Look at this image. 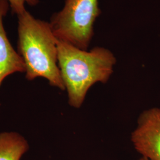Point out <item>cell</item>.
<instances>
[{"label": "cell", "instance_id": "cell-4", "mask_svg": "<svg viewBox=\"0 0 160 160\" xmlns=\"http://www.w3.org/2000/svg\"><path fill=\"white\" fill-rule=\"evenodd\" d=\"M131 139L134 148L142 157L160 160V108L148 109L139 115Z\"/></svg>", "mask_w": 160, "mask_h": 160}, {"label": "cell", "instance_id": "cell-2", "mask_svg": "<svg viewBox=\"0 0 160 160\" xmlns=\"http://www.w3.org/2000/svg\"><path fill=\"white\" fill-rule=\"evenodd\" d=\"M18 53L26 66V78L39 77L65 91L58 63V39L50 23L35 18L28 11L18 15Z\"/></svg>", "mask_w": 160, "mask_h": 160}, {"label": "cell", "instance_id": "cell-8", "mask_svg": "<svg viewBox=\"0 0 160 160\" xmlns=\"http://www.w3.org/2000/svg\"><path fill=\"white\" fill-rule=\"evenodd\" d=\"M138 160H149L148 158H145V157H142V158H141L140 159H139Z\"/></svg>", "mask_w": 160, "mask_h": 160}, {"label": "cell", "instance_id": "cell-6", "mask_svg": "<svg viewBox=\"0 0 160 160\" xmlns=\"http://www.w3.org/2000/svg\"><path fill=\"white\" fill-rule=\"evenodd\" d=\"M29 149L28 142L20 133H0V160H20Z\"/></svg>", "mask_w": 160, "mask_h": 160}, {"label": "cell", "instance_id": "cell-3", "mask_svg": "<svg viewBox=\"0 0 160 160\" xmlns=\"http://www.w3.org/2000/svg\"><path fill=\"white\" fill-rule=\"evenodd\" d=\"M100 13L98 0H66L63 8L53 15L49 23L58 39L87 50Z\"/></svg>", "mask_w": 160, "mask_h": 160}, {"label": "cell", "instance_id": "cell-5", "mask_svg": "<svg viewBox=\"0 0 160 160\" xmlns=\"http://www.w3.org/2000/svg\"><path fill=\"white\" fill-rule=\"evenodd\" d=\"M9 6L7 0H0V87L8 76L16 72H26L23 59L13 49L3 26V17L8 11Z\"/></svg>", "mask_w": 160, "mask_h": 160}, {"label": "cell", "instance_id": "cell-7", "mask_svg": "<svg viewBox=\"0 0 160 160\" xmlns=\"http://www.w3.org/2000/svg\"><path fill=\"white\" fill-rule=\"evenodd\" d=\"M12 8V12L17 16L26 12L25 4L28 3L30 6L37 5L39 2L38 0H7Z\"/></svg>", "mask_w": 160, "mask_h": 160}, {"label": "cell", "instance_id": "cell-1", "mask_svg": "<svg viewBox=\"0 0 160 160\" xmlns=\"http://www.w3.org/2000/svg\"><path fill=\"white\" fill-rule=\"evenodd\" d=\"M116 62L114 54L105 48L88 51L58 39V63L69 104L80 108L92 86L109 81Z\"/></svg>", "mask_w": 160, "mask_h": 160}]
</instances>
